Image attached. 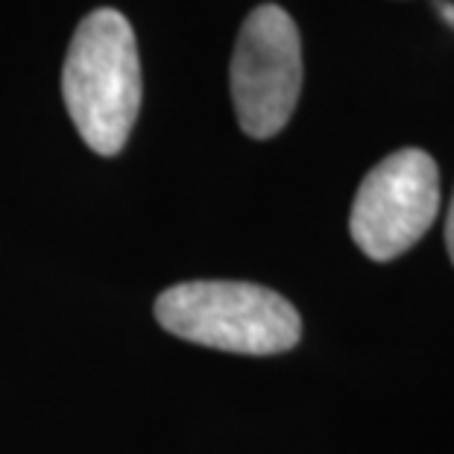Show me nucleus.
Returning <instances> with one entry per match:
<instances>
[{
	"mask_svg": "<svg viewBox=\"0 0 454 454\" xmlns=\"http://www.w3.org/2000/svg\"><path fill=\"white\" fill-rule=\"evenodd\" d=\"M446 247H449V255H451V261H454V197H451L449 220H446Z\"/></svg>",
	"mask_w": 454,
	"mask_h": 454,
	"instance_id": "obj_5",
	"label": "nucleus"
},
{
	"mask_svg": "<svg viewBox=\"0 0 454 454\" xmlns=\"http://www.w3.org/2000/svg\"><path fill=\"white\" fill-rule=\"evenodd\" d=\"M440 211V170L425 150H395L357 188L349 229L372 261H393L417 244Z\"/></svg>",
	"mask_w": 454,
	"mask_h": 454,
	"instance_id": "obj_4",
	"label": "nucleus"
},
{
	"mask_svg": "<svg viewBox=\"0 0 454 454\" xmlns=\"http://www.w3.org/2000/svg\"><path fill=\"white\" fill-rule=\"evenodd\" d=\"M62 94L76 132L100 156H118L141 109V59L132 27L98 9L76 27L62 67Z\"/></svg>",
	"mask_w": 454,
	"mask_h": 454,
	"instance_id": "obj_1",
	"label": "nucleus"
},
{
	"mask_svg": "<svg viewBox=\"0 0 454 454\" xmlns=\"http://www.w3.org/2000/svg\"><path fill=\"white\" fill-rule=\"evenodd\" d=\"M231 100L249 138H273L296 109L302 91V42L282 6H255L231 53Z\"/></svg>",
	"mask_w": 454,
	"mask_h": 454,
	"instance_id": "obj_3",
	"label": "nucleus"
},
{
	"mask_svg": "<svg viewBox=\"0 0 454 454\" xmlns=\"http://www.w3.org/2000/svg\"><path fill=\"white\" fill-rule=\"evenodd\" d=\"M156 320L188 343L238 355H278L302 337L296 308L249 282L173 285L156 299Z\"/></svg>",
	"mask_w": 454,
	"mask_h": 454,
	"instance_id": "obj_2",
	"label": "nucleus"
}]
</instances>
